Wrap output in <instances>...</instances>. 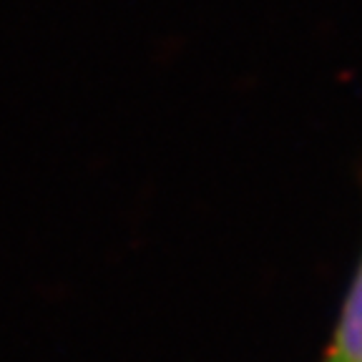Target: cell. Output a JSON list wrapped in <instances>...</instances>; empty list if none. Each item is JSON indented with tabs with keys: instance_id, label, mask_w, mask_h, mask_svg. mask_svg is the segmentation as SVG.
I'll return each mask as SVG.
<instances>
[{
	"instance_id": "obj_1",
	"label": "cell",
	"mask_w": 362,
	"mask_h": 362,
	"mask_svg": "<svg viewBox=\"0 0 362 362\" xmlns=\"http://www.w3.org/2000/svg\"><path fill=\"white\" fill-rule=\"evenodd\" d=\"M325 362H362V259L345 297Z\"/></svg>"
}]
</instances>
